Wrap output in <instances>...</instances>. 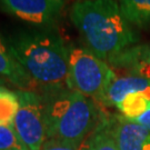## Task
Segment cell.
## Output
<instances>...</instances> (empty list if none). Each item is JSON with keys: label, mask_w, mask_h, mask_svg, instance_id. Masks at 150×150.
<instances>
[{"label": "cell", "mask_w": 150, "mask_h": 150, "mask_svg": "<svg viewBox=\"0 0 150 150\" xmlns=\"http://www.w3.org/2000/svg\"><path fill=\"white\" fill-rule=\"evenodd\" d=\"M70 19L85 47L107 64L139 41L116 0H78L70 9Z\"/></svg>", "instance_id": "1"}, {"label": "cell", "mask_w": 150, "mask_h": 150, "mask_svg": "<svg viewBox=\"0 0 150 150\" xmlns=\"http://www.w3.org/2000/svg\"><path fill=\"white\" fill-rule=\"evenodd\" d=\"M19 64L45 93L67 88L69 46L50 30H23L9 39Z\"/></svg>", "instance_id": "2"}, {"label": "cell", "mask_w": 150, "mask_h": 150, "mask_svg": "<svg viewBox=\"0 0 150 150\" xmlns=\"http://www.w3.org/2000/svg\"><path fill=\"white\" fill-rule=\"evenodd\" d=\"M47 140L82 147L99 127L96 101L69 89L43 95Z\"/></svg>", "instance_id": "3"}, {"label": "cell", "mask_w": 150, "mask_h": 150, "mask_svg": "<svg viewBox=\"0 0 150 150\" xmlns=\"http://www.w3.org/2000/svg\"><path fill=\"white\" fill-rule=\"evenodd\" d=\"M117 78L110 64L85 46H69L67 88L100 102Z\"/></svg>", "instance_id": "4"}, {"label": "cell", "mask_w": 150, "mask_h": 150, "mask_svg": "<svg viewBox=\"0 0 150 150\" xmlns=\"http://www.w3.org/2000/svg\"><path fill=\"white\" fill-rule=\"evenodd\" d=\"M16 91L19 108L12 127L28 150H41L47 141L43 96L33 90Z\"/></svg>", "instance_id": "5"}, {"label": "cell", "mask_w": 150, "mask_h": 150, "mask_svg": "<svg viewBox=\"0 0 150 150\" xmlns=\"http://www.w3.org/2000/svg\"><path fill=\"white\" fill-rule=\"evenodd\" d=\"M0 8L33 27L50 30L61 18L64 0H0Z\"/></svg>", "instance_id": "6"}, {"label": "cell", "mask_w": 150, "mask_h": 150, "mask_svg": "<svg viewBox=\"0 0 150 150\" xmlns=\"http://www.w3.org/2000/svg\"><path fill=\"white\" fill-rule=\"evenodd\" d=\"M106 126L119 150H150V131L145 127L121 115L113 117Z\"/></svg>", "instance_id": "7"}, {"label": "cell", "mask_w": 150, "mask_h": 150, "mask_svg": "<svg viewBox=\"0 0 150 150\" xmlns=\"http://www.w3.org/2000/svg\"><path fill=\"white\" fill-rule=\"evenodd\" d=\"M0 78L19 90H32L33 82L19 64L9 40L0 35Z\"/></svg>", "instance_id": "8"}, {"label": "cell", "mask_w": 150, "mask_h": 150, "mask_svg": "<svg viewBox=\"0 0 150 150\" xmlns=\"http://www.w3.org/2000/svg\"><path fill=\"white\" fill-rule=\"evenodd\" d=\"M129 93H140L150 99V79L131 75L117 77L103 95L100 103L107 107H116Z\"/></svg>", "instance_id": "9"}, {"label": "cell", "mask_w": 150, "mask_h": 150, "mask_svg": "<svg viewBox=\"0 0 150 150\" xmlns=\"http://www.w3.org/2000/svg\"><path fill=\"white\" fill-rule=\"evenodd\" d=\"M109 64L123 68L128 75L150 79V43L136 45L126 49Z\"/></svg>", "instance_id": "10"}, {"label": "cell", "mask_w": 150, "mask_h": 150, "mask_svg": "<svg viewBox=\"0 0 150 150\" xmlns=\"http://www.w3.org/2000/svg\"><path fill=\"white\" fill-rule=\"evenodd\" d=\"M126 20L138 29L150 27V0H118Z\"/></svg>", "instance_id": "11"}, {"label": "cell", "mask_w": 150, "mask_h": 150, "mask_svg": "<svg viewBox=\"0 0 150 150\" xmlns=\"http://www.w3.org/2000/svg\"><path fill=\"white\" fill-rule=\"evenodd\" d=\"M19 108L16 90L0 86V126H12Z\"/></svg>", "instance_id": "12"}, {"label": "cell", "mask_w": 150, "mask_h": 150, "mask_svg": "<svg viewBox=\"0 0 150 150\" xmlns=\"http://www.w3.org/2000/svg\"><path fill=\"white\" fill-rule=\"evenodd\" d=\"M82 150H119L108 130L106 122L99 125L97 130L87 139Z\"/></svg>", "instance_id": "13"}, {"label": "cell", "mask_w": 150, "mask_h": 150, "mask_svg": "<svg viewBox=\"0 0 150 150\" xmlns=\"http://www.w3.org/2000/svg\"><path fill=\"white\" fill-rule=\"evenodd\" d=\"M0 150H28L12 126H0Z\"/></svg>", "instance_id": "14"}, {"label": "cell", "mask_w": 150, "mask_h": 150, "mask_svg": "<svg viewBox=\"0 0 150 150\" xmlns=\"http://www.w3.org/2000/svg\"><path fill=\"white\" fill-rule=\"evenodd\" d=\"M80 148L81 147L78 146L70 145L57 140H47L41 150H82Z\"/></svg>", "instance_id": "15"}, {"label": "cell", "mask_w": 150, "mask_h": 150, "mask_svg": "<svg viewBox=\"0 0 150 150\" xmlns=\"http://www.w3.org/2000/svg\"><path fill=\"white\" fill-rule=\"evenodd\" d=\"M131 122L140 125V126L145 127L146 129H148L150 131V103L148 105V107H147V109H146L145 111L141 113L134 121H131Z\"/></svg>", "instance_id": "16"}, {"label": "cell", "mask_w": 150, "mask_h": 150, "mask_svg": "<svg viewBox=\"0 0 150 150\" xmlns=\"http://www.w3.org/2000/svg\"><path fill=\"white\" fill-rule=\"evenodd\" d=\"M4 83H5V81L2 80L1 78H0V86H4Z\"/></svg>", "instance_id": "17"}]
</instances>
